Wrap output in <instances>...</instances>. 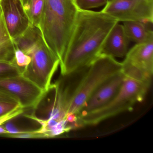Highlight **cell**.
Returning a JSON list of instances; mask_svg holds the SVG:
<instances>
[{"instance_id":"24","label":"cell","mask_w":153,"mask_h":153,"mask_svg":"<svg viewBox=\"0 0 153 153\" xmlns=\"http://www.w3.org/2000/svg\"><path fill=\"white\" fill-rule=\"evenodd\" d=\"M1 0H0V2H1Z\"/></svg>"},{"instance_id":"13","label":"cell","mask_w":153,"mask_h":153,"mask_svg":"<svg viewBox=\"0 0 153 153\" xmlns=\"http://www.w3.org/2000/svg\"><path fill=\"white\" fill-rule=\"evenodd\" d=\"M126 36L130 42L136 44L144 42L153 36V31L146 26V24L138 21L123 22Z\"/></svg>"},{"instance_id":"16","label":"cell","mask_w":153,"mask_h":153,"mask_svg":"<svg viewBox=\"0 0 153 153\" xmlns=\"http://www.w3.org/2000/svg\"><path fill=\"white\" fill-rule=\"evenodd\" d=\"M79 10H91V9L105 6L108 0H74Z\"/></svg>"},{"instance_id":"18","label":"cell","mask_w":153,"mask_h":153,"mask_svg":"<svg viewBox=\"0 0 153 153\" xmlns=\"http://www.w3.org/2000/svg\"><path fill=\"white\" fill-rule=\"evenodd\" d=\"M24 112V108L19 105L16 108H14L8 112L0 115V126L4 124L8 121L14 119L15 117L20 115Z\"/></svg>"},{"instance_id":"10","label":"cell","mask_w":153,"mask_h":153,"mask_svg":"<svg viewBox=\"0 0 153 153\" xmlns=\"http://www.w3.org/2000/svg\"><path fill=\"white\" fill-rule=\"evenodd\" d=\"M0 6L9 33L13 40L25 31L31 23L20 0H1Z\"/></svg>"},{"instance_id":"1","label":"cell","mask_w":153,"mask_h":153,"mask_svg":"<svg viewBox=\"0 0 153 153\" xmlns=\"http://www.w3.org/2000/svg\"><path fill=\"white\" fill-rule=\"evenodd\" d=\"M118 21L107 13L79 10L63 59L60 63L62 76L89 66L102 54L105 42Z\"/></svg>"},{"instance_id":"25","label":"cell","mask_w":153,"mask_h":153,"mask_svg":"<svg viewBox=\"0 0 153 153\" xmlns=\"http://www.w3.org/2000/svg\"><path fill=\"white\" fill-rule=\"evenodd\" d=\"M110 1V0H108V1Z\"/></svg>"},{"instance_id":"2","label":"cell","mask_w":153,"mask_h":153,"mask_svg":"<svg viewBox=\"0 0 153 153\" xmlns=\"http://www.w3.org/2000/svg\"><path fill=\"white\" fill-rule=\"evenodd\" d=\"M13 40L16 46L31 58V62L21 75L47 93L60 60L45 43L41 30L30 24L25 31Z\"/></svg>"},{"instance_id":"15","label":"cell","mask_w":153,"mask_h":153,"mask_svg":"<svg viewBox=\"0 0 153 153\" xmlns=\"http://www.w3.org/2000/svg\"><path fill=\"white\" fill-rule=\"evenodd\" d=\"M15 55L11 62L19 68L22 73L31 62V58L15 45Z\"/></svg>"},{"instance_id":"21","label":"cell","mask_w":153,"mask_h":153,"mask_svg":"<svg viewBox=\"0 0 153 153\" xmlns=\"http://www.w3.org/2000/svg\"><path fill=\"white\" fill-rule=\"evenodd\" d=\"M20 104L8 102H0V115L8 112L16 108Z\"/></svg>"},{"instance_id":"4","label":"cell","mask_w":153,"mask_h":153,"mask_svg":"<svg viewBox=\"0 0 153 153\" xmlns=\"http://www.w3.org/2000/svg\"><path fill=\"white\" fill-rule=\"evenodd\" d=\"M122 62L104 54L85 68V74L71 94L67 115L70 123L76 125L77 115L91 95L105 81L122 71Z\"/></svg>"},{"instance_id":"6","label":"cell","mask_w":153,"mask_h":153,"mask_svg":"<svg viewBox=\"0 0 153 153\" xmlns=\"http://www.w3.org/2000/svg\"><path fill=\"white\" fill-rule=\"evenodd\" d=\"M122 72L126 76L151 84L153 74V36L136 44L128 50L122 62Z\"/></svg>"},{"instance_id":"5","label":"cell","mask_w":153,"mask_h":153,"mask_svg":"<svg viewBox=\"0 0 153 153\" xmlns=\"http://www.w3.org/2000/svg\"><path fill=\"white\" fill-rule=\"evenodd\" d=\"M150 85L125 76L120 90L113 98L102 107L78 119L77 128L97 125L122 113L132 111L135 105L144 100Z\"/></svg>"},{"instance_id":"3","label":"cell","mask_w":153,"mask_h":153,"mask_svg":"<svg viewBox=\"0 0 153 153\" xmlns=\"http://www.w3.org/2000/svg\"><path fill=\"white\" fill-rule=\"evenodd\" d=\"M78 9L74 0H44L39 29L45 43L59 59H63Z\"/></svg>"},{"instance_id":"11","label":"cell","mask_w":153,"mask_h":153,"mask_svg":"<svg viewBox=\"0 0 153 153\" xmlns=\"http://www.w3.org/2000/svg\"><path fill=\"white\" fill-rule=\"evenodd\" d=\"M130 41L124 32L122 25L116 24L107 36L102 50V54L113 58L125 57Z\"/></svg>"},{"instance_id":"23","label":"cell","mask_w":153,"mask_h":153,"mask_svg":"<svg viewBox=\"0 0 153 153\" xmlns=\"http://www.w3.org/2000/svg\"><path fill=\"white\" fill-rule=\"evenodd\" d=\"M0 134H10V132L6 129L0 126Z\"/></svg>"},{"instance_id":"12","label":"cell","mask_w":153,"mask_h":153,"mask_svg":"<svg viewBox=\"0 0 153 153\" xmlns=\"http://www.w3.org/2000/svg\"><path fill=\"white\" fill-rule=\"evenodd\" d=\"M15 50L14 42L9 33L0 6V61H12Z\"/></svg>"},{"instance_id":"7","label":"cell","mask_w":153,"mask_h":153,"mask_svg":"<svg viewBox=\"0 0 153 153\" xmlns=\"http://www.w3.org/2000/svg\"><path fill=\"white\" fill-rule=\"evenodd\" d=\"M0 88L15 96L24 109L36 108L46 94L21 74L0 78Z\"/></svg>"},{"instance_id":"9","label":"cell","mask_w":153,"mask_h":153,"mask_svg":"<svg viewBox=\"0 0 153 153\" xmlns=\"http://www.w3.org/2000/svg\"><path fill=\"white\" fill-rule=\"evenodd\" d=\"M125 77L121 71L100 86L80 109L77 115L76 121L80 117L99 109L109 102L120 90Z\"/></svg>"},{"instance_id":"19","label":"cell","mask_w":153,"mask_h":153,"mask_svg":"<svg viewBox=\"0 0 153 153\" xmlns=\"http://www.w3.org/2000/svg\"><path fill=\"white\" fill-rule=\"evenodd\" d=\"M7 137L16 138H46L42 133H38L35 131H26L17 134H8Z\"/></svg>"},{"instance_id":"17","label":"cell","mask_w":153,"mask_h":153,"mask_svg":"<svg viewBox=\"0 0 153 153\" xmlns=\"http://www.w3.org/2000/svg\"><path fill=\"white\" fill-rule=\"evenodd\" d=\"M19 74L20 69L12 62L0 61V78Z\"/></svg>"},{"instance_id":"20","label":"cell","mask_w":153,"mask_h":153,"mask_svg":"<svg viewBox=\"0 0 153 153\" xmlns=\"http://www.w3.org/2000/svg\"><path fill=\"white\" fill-rule=\"evenodd\" d=\"M0 102L19 104L18 98L11 93L0 88Z\"/></svg>"},{"instance_id":"22","label":"cell","mask_w":153,"mask_h":153,"mask_svg":"<svg viewBox=\"0 0 153 153\" xmlns=\"http://www.w3.org/2000/svg\"><path fill=\"white\" fill-rule=\"evenodd\" d=\"M136 2L143 3L147 5H153V0H132Z\"/></svg>"},{"instance_id":"8","label":"cell","mask_w":153,"mask_h":153,"mask_svg":"<svg viewBox=\"0 0 153 153\" xmlns=\"http://www.w3.org/2000/svg\"><path fill=\"white\" fill-rule=\"evenodd\" d=\"M102 11L119 22L138 21L152 24L153 22V5L132 0H110Z\"/></svg>"},{"instance_id":"14","label":"cell","mask_w":153,"mask_h":153,"mask_svg":"<svg viewBox=\"0 0 153 153\" xmlns=\"http://www.w3.org/2000/svg\"><path fill=\"white\" fill-rule=\"evenodd\" d=\"M20 1L31 25L39 28L44 0H20Z\"/></svg>"}]
</instances>
